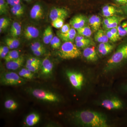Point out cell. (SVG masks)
I'll return each mask as SVG.
<instances>
[{
	"mask_svg": "<svg viewBox=\"0 0 127 127\" xmlns=\"http://www.w3.org/2000/svg\"><path fill=\"white\" fill-rule=\"evenodd\" d=\"M77 121L83 126L92 127H107L106 120L100 114L90 111H83L75 114Z\"/></svg>",
	"mask_w": 127,
	"mask_h": 127,
	"instance_id": "obj_1",
	"label": "cell"
},
{
	"mask_svg": "<svg viewBox=\"0 0 127 127\" xmlns=\"http://www.w3.org/2000/svg\"><path fill=\"white\" fill-rule=\"evenodd\" d=\"M82 53L75 44L71 42H64L58 51V55L62 59H75L80 57Z\"/></svg>",
	"mask_w": 127,
	"mask_h": 127,
	"instance_id": "obj_2",
	"label": "cell"
},
{
	"mask_svg": "<svg viewBox=\"0 0 127 127\" xmlns=\"http://www.w3.org/2000/svg\"><path fill=\"white\" fill-rule=\"evenodd\" d=\"M26 79L17 73L8 72L2 73L0 76V83L3 85L14 86L25 84Z\"/></svg>",
	"mask_w": 127,
	"mask_h": 127,
	"instance_id": "obj_3",
	"label": "cell"
},
{
	"mask_svg": "<svg viewBox=\"0 0 127 127\" xmlns=\"http://www.w3.org/2000/svg\"><path fill=\"white\" fill-rule=\"evenodd\" d=\"M127 60V43L118 48L107 61L109 65H117Z\"/></svg>",
	"mask_w": 127,
	"mask_h": 127,
	"instance_id": "obj_4",
	"label": "cell"
},
{
	"mask_svg": "<svg viewBox=\"0 0 127 127\" xmlns=\"http://www.w3.org/2000/svg\"><path fill=\"white\" fill-rule=\"evenodd\" d=\"M32 94L34 97L39 100L50 102H58L59 101V97L56 94L42 89H34Z\"/></svg>",
	"mask_w": 127,
	"mask_h": 127,
	"instance_id": "obj_5",
	"label": "cell"
},
{
	"mask_svg": "<svg viewBox=\"0 0 127 127\" xmlns=\"http://www.w3.org/2000/svg\"><path fill=\"white\" fill-rule=\"evenodd\" d=\"M66 74L73 87L77 90H81L84 81L83 75L81 73L67 71Z\"/></svg>",
	"mask_w": 127,
	"mask_h": 127,
	"instance_id": "obj_6",
	"label": "cell"
},
{
	"mask_svg": "<svg viewBox=\"0 0 127 127\" xmlns=\"http://www.w3.org/2000/svg\"><path fill=\"white\" fill-rule=\"evenodd\" d=\"M88 21V20L85 16L77 15L71 19L70 24L73 28L77 30L86 26Z\"/></svg>",
	"mask_w": 127,
	"mask_h": 127,
	"instance_id": "obj_7",
	"label": "cell"
},
{
	"mask_svg": "<svg viewBox=\"0 0 127 127\" xmlns=\"http://www.w3.org/2000/svg\"><path fill=\"white\" fill-rule=\"evenodd\" d=\"M68 16V12L66 9L63 8H54L51 10L50 14V18L52 21L59 18L64 20Z\"/></svg>",
	"mask_w": 127,
	"mask_h": 127,
	"instance_id": "obj_8",
	"label": "cell"
},
{
	"mask_svg": "<svg viewBox=\"0 0 127 127\" xmlns=\"http://www.w3.org/2000/svg\"><path fill=\"white\" fill-rule=\"evenodd\" d=\"M101 105L108 110L120 109L122 108L123 106L122 101L116 98L104 100L102 102Z\"/></svg>",
	"mask_w": 127,
	"mask_h": 127,
	"instance_id": "obj_9",
	"label": "cell"
},
{
	"mask_svg": "<svg viewBox=\"0 0 127 127\" xmlns=\"http://www.w3.org/2000/svg\"><path fill=\"white\" fill-rule=\"evenodd\" d=\"M43 10L42 6L38 3L35 4L31 9L30 15L32 19L39 20L43 16Z\"/></svg>",
	"mask_w": 127,
	"mask_h": 127,
	"instance_id": "obj_10",
	"label": "cell"
},
{
	"mask_svg": "<svg viewBox=\"0 0 127 127\" xmlns=\"http://www.w3.org/2000/svg\"><path fill=\"white\" fill-rule=\"evenodd\" d=\"M76 34V31L73 28H71L70 31L65 34L61 33L59 31L57 32L58 36L64 42H73L75 40Z\"/></svg>",
	"mask_w": 127,
	"mask_h": 127,
	"instance_id": "obj_11",
	"label": "cell"
},
{
	"mask_svg": "<svg viewBox=\"0 0 127 127\" xmlns=\"http://www.w3.org/2000/svg\"><path fill=\"white\" fill-rule=\"evenodd\" d=\"M83 55L84 58L89 61L95 62L98 59L97 55L94 46L88 47L84 48Z\"/></svg>",
	"mask_w": 127,
	"mask_h": 127,
	"instance_id": "obj_12",
	"label": "cell"
},
{
	"mask_svg": "<svg viewBox=\"0 0 127 127\" xmlns=\"http://www.w3.org/2000/svg\"><path fill=\"white\" fill-rule=\"evenodd\" d=\"M41 66V72L42 75L47 76L52 73L53 68V63L47 57L43 59Z\"/></svg>",
	"mask_w": 127,
	"mask_h": 127,
	"instance_id": "obj_13",
	"label": "cell"
},
{
	"mask_svg": "<svg viewBox=\"0 0 127 127\" xmlns=\"http://www.w3.org/2000/svg\"><path fill=\"white\" fill-rule=\"evenodd\" d=\"M23 33L25 38L30 40L36 38L39 36V31L36 28L32 26H29L25 28Z\"/></svg>",
	"mask_w": 127,
	"mask_h": 127,
	"instance_id": "obj_14",
	"label": "cell"
},
{
	"mask_svg": "<svg viewBox=\"0 0 127 127\" xmlns=\"http://www.w3.org/2000/svg\"><path fill=\"white\" fill-rule=\"evenodd\" d=\"M24 61L25 58L23 56H20L17 59L6 62V67L9 70H17L23 65Z\"/></svg>",
	"mask_w": 127,
	"mask_h": 127,
	"instance_id": "obj_15",
	"label": "cell"
},
{
	"mask_svg": "<svg viewBox=\"0 0 127 127\" xmlns=\"http://www.w3.org/2000/svg\"><path fill=\"white\" fill-rule=\"evenodd\" d=\"M88 22L94 32L99 30L101 24V20L100 17L97 15H93L89 18Z\"/></svg>",
	"mask_w": 127,
	"mask_h": 127,
	"instance_id": "obj_16",
	"label": "cell"
},
{
	"mask_svg": "<svg viewBox=\"0 0 127 127\" xmlns=\"http://www.w3.org/2000/svg\"><path fill=\"white\" fill-rule=\"evenodd\" d=\"M114 47L113 45L108 43H100L98 46V51L102 55H106L111 52Z\"/></svg>",
	"mask_w": 127,
	"mask_h": 127,
	"instance_id": "obj_17",
	"label": "cell"
},
{
	"mask_svg": "<svg viewBox=\"0 0 127 127\" xmlns=\"http://www.w3.org/2000/svg\"><path fill=\"white\" fill-rule=\"evenodd\" d=\"M40 119V117L38 114L32 113L28 115L26 119V123L28 126L30 127L34 126L38 122Z\"/></svg>",
	"mask_w": 127,
	"mask_h": 127,
	"instance_id": "obj_18",
	"label": "cell"
},
{
	"mask_svg": "<svg viewBox=\"0 0 127 127\" xmlns=\"http://www.w3.org/2000/svg\"><path fill=\"white\" fill-rule=\"evenodd\" d=\"M94 39L99 43H108L109 39L105 31L99 30L97 32L94 36Z\"/></svg>",
	"mask_w": 127,
	"mask_h": 127,
	"instance_id": "obj_19",
	"label": "cell"
},
{
	"mask_svg": "<svg viewBox=\"0 0 127 127\" xmlns=\"http://www.w3.org/2000/svg\"><path fill=\"white\" fill-rule=\"evenodd\" d=\"M21 31V26L20 24L15 22L12 23L11 27L10 30L11 35L12 37L16 38L20 35Z\"/></svg>",
	"mask_w": 127,
	"mask_h": 127,
	"instance_id": "obj_20",
	"label": "cell"
},
{
	"mask_svg": "<svg viewBox=\"0 0 127 127\" xmlns=\"http://www.w3.org/2000/svg\"><path fill=\"white\" fill-rule=\"evenodd\" d=\"M53 37V32L52 27L48 26L46 28L43 35V43L45 44H48L52 40Z\"/></svg>",
	"mask_w": 127,
	"mask_h": 127,
	"instance_id": "obj_21",
	"label": "cell"
},
{
	"mask_svg": "<svg viewBox=\"0 0 127 127\" xmlns=\"http://www.w3.org/2000/svg\"><path fill=\"white\" fill-rule=\"evenodd\" d=\"M5 43L10 49H16L20 46V41L14 37L7 38L5 40Z\"/></svg>",
	"mask_w": 127,
	"mask_h": 127,
	"instance_id": "obj_22",
	"label": "cell"
},
{
	"mask_svg": "<svg viewBox=\"0 0 127 127\" xmlns=\"http://www.w3.org/2000/svg\"><path fill=\"white\" fill-rule=\"evenodd\" d=\"M78 34L80 35L87 37H89L92 35V31L91 28L88 26H85L83 27L76 30Z\"/></svg>",
	"mask_w": 127,
	"mask_h": 127,
	"instance_id": "obj_23",
	"label": "cell"
},
{
	"mask_svg": "<svg viewBox=\"0 0 127 127\" xmlns=\"http://www.w3.org/2000/svg\"><path fill=\"white\" fill-rule=\"evenodd\" d=\"M11 11L14 15L17 17L20 16L24 13V8L21 4L12 6Z\"/></svg>",
	"mask_w": 127,
	"mask_h": 127,
	"instance_id": "obj_24",
	"label": "cell"
},
{
	"mask_svg": "<svg viewBox=\"0 0 127 127\" xmlns=\"http://www.w3.org/2000/svg\"><path fill=\"white\" fill-rule=\"evenodd\" d=\"M125 18L124 17L117 16L116 18L109 25L104 27L103 28L105 30H108L111 28L118 27L119 25L120 22L123 20H124Z\"/></svg>",
	"mask_w": 127,
	"mask_h": 127,
	"instance_id": "obj_25",
	"label": "cell"
},
{
	"mask_svg": "<svg viewBox=\"0 0 127 127\" xmlns=\"http://www.w3.org/2000/svg\"><path fill=\"white\" fill-rule=\"evenodd\" d=\"M20 56V53L18 51L16 50H12L9 51L7 56L4 59L6 63L17 59Z\"/></svg>",
	"mask_w": 127,
	"mask_h": 127,
	"instance_id": "obj_26",
	"label": "cell"
},
{
	"mask_svg": "<svg viewBox=\"0 0 127 127\" xmlns=\"http://www.w3.org/2000/svg\"><path fill=\"white\" fill-rule=\"evenodd\" d=\"M18 75L22 77L31 79L34 77V74L27 68H23L20 71Z\"/></svg>",
	"mask_w": 127,
	"mask_h": 127,
	"instance_id": "obj_27",
	"label": "cell"
},
{
	"mask_svg": "<svg viewBox=\"0 0 127 127\" xmlns=\"http://www.w3.org/2000/svg\"><path fill=\"white\" fill-rule=\"evenodd\" d=\"M5 107L6 109L11 111H14L17 109L18 107V104L14 100L12 99H8L5 102Z\"/></svg>",
	"mask_w": 127,
	"mask_h": 127,
	"instance_id": "obj_28",
	"label": "cell"
},
{
	"mask_svg": "<svg viewBox=\"0 0 127 127\" xmlns=\"http://www.w3.org/2000/svg\"><path fill=\"white\" fill-rule=\"evenodd\" d=\"M118 30L120 37H124L127 35V21L124 22L119 25Z\"/></svg>",
	"mask_w": 127,
	"mask_h": 127,
	"instance_id": "obj_29",
	"label": "cell"
},
{
	"mask_svg": "<svg viewBox=\"0 0 127 127\" xmlns=\"http://www.w3.org/2000/svg\"><path fill=\"white\" fill-rule=\"evenodd\" d=\"M93 44L90 39L87 38L85 40L81 41L75 42V45L78 48H85Z\"/></svg>",
	"mask_w": 127,
	"mask_h": 127,
	"instance_id": "obj_30",
	"label": "cell"
},
{
	"mask_svg": "<svg viewBox=\"0 0 127 127\" xmlns=\"http://www.w3.org/2000/svg\"><path fill=\"white\" fill-rule=\"evenodd\" d=\"M51 47L53 49H58L61 47V40L57 36H53V38L50 42Z\"/></svg>",
	"mask_w": 127,
	"mask_h": 127,
	"instance_id": "obj_31",
	"label": "cell"
},
{
	"mask_svg": "<svg viewBox=\"0 0 127 127\" xmlns=\"http://www.w3.org/2000/svg\"><path fill=\"white\" fill-rule=\"evenodd\" d=\"M8 5L5 0H0V15L5 14L7 13Z\"/></svg>",
	"mask_w": 127,
	"mask_h": 127,
	"instance_id": "obj_32",
	"label": "cell"
},
{
	"mask_svg": "<svg viewBox=\"0 0 127 127\" xmlns=\"http://www.w3.org/2000/svg\"><path fill=\"white\" fill-rule=\"evenodd\" d=\"M31 48L32 52L39 50H46L43 45L39 42H36L32 43Z\"/></svg>",
	"mask_w": 127,
	"mask_h": 127,
	"instance_id": "obj_33",
	"label": "cell"
},
{
	"mask_svg": "<svg viewBox=\"0 0 127 127\" xmlns=\"http://www.w3.org/2000/svg\"><path fill=\"white\" fill-rule=\"evenodd\" d=\"M64 23V20L62 18H59L55 20L52 21L51 25L53 27L57 29H60L63 26Z\"/></svg>",
	"mask_w": 127,
	"mask_h": 127,
	"instance_id": "obj_34",
	"label": "cell"
},
{
	"mask_svg": "<svg viewBox=\"0 0 127 127\" xmlns=\"http://www.w3.org/2000/svg\"><path fill=\"white\" fill-rule=\"evenodd\" d=\"M10 24L9 20L7 18H1L0 19V32L2 30L6 29L8 27Z\"/></svg>",
	"mask_w": 127,
	"mask_h": 127,
	"instance_id": "obj_35",
	"label": "cell"
},
{
	"mask_svg": "<svg viewBox=\"0 0 127 127\" xmlns=\"http://www.w3.org/2000/svg\"><path fill=\"white\" fill-rule=\"evenodd\" d=\"M10 48L7 46H1L0 47V57L1 58H4L7 56L9 52Z\"/></svg>",
	"mask_w": 127,
	"mask_h": 127,
	"instance_id": "obj_36",
	"label": "cell"
},
{
	"mask_svg": "<svg viewBox=\"0 0 127 127\" xmlns=\"http://www.w3.org/2000/svg\"><path fill=\"white\" fill-rule=\"evenodd\" d=\"M42 62L38 58H31L28 59L26 64L29 65H41Z\"/></svg>",
	"mask_w": 127,
	"mask_h": 127,
	"instance_id": "obj_37",
	"label": "cell"
},
{
	"mask_svg": "<svg viewBox=\"0 0 127 127\" xmlns=\"http://www.w3.org/2000/svg\"><path fill=\"white\" fill-rule=\"evenodd\" d=\"M41 65H29L26 64V68L29 69L32 72L34 73L36 72L40 68Z\"/></svg>",
	"mask_w": 127,
	"mask_h": 127,
	"instance_id": "obj_38",
	"label": "cell"
},
{
	"mask_svg": "<svg viewBox=\"0 0 127 127\" xmlns=\"http://www.w3.org/2000/svg\"><path fill=\"white\" fill-rule=\"evenodd\" d=\"M116 16H112L106 17L104 18L103 22V27L109 25L116 18Z\"/></svg>",
	"mask_w": 127,
	"mask_h": 127,
	"instance_id": "obj_39",
	"label": "cell"
},
{
	"mask_svg": "<svg viewBox=\"0 0 127 127\" xmlns=\"http://www.w3.org/2000/svg\"><path fill=\"white\" fill-rule=\"evenodd\" d=\"M60 29H61L59 32L61 33L65 34V33L68 32L70 30V24H66L64 25Z\"/></svg>",
	"mask_w": 127,
	"mask_h": 127,
	"instance_id": "obj_40",
	"label": "cell"
},
{
	"mask_svg": "<svg viewBox=\"0 0 127 127\" xmlns=\"http://www.w3.org/2000/svg\"><path fill=\"white\" fill-rule=\"evenodd\" d=\"M105 31L108 39L111 41L112 42H115L118 41L117 39L112 34L110 30H106Z\"/></svg>",
	"mask_w": 127,
	"mask_h": 127,
	"instance_id": "obj_41",
	"label": "cell"
},
{
	"mask_svg": "<svg viewBox=\"0 0 127 127\" xmlns=\"http://www.w3.org/2000/svg\"><path fill=\"white\" fill-rule=\"evenodd\" d=\"M109 30H110V31H111V32L113 35L114 37L118 41L120 39V36H119V34L117 27L111 28V29H109Z\"/></svg>",
	"mask_w": 127,
	"mask_h": 127,
	"instance_id": "obj_42",
	"label": "cell"
},
{
	"mask_svg": "<svg viewBox=\"0 0 127 127\" xmlns=\"http://www.w3.org/2000/svg\"><path fill=\"white\" fill-rule=\"evenodd\" d=\"M6 1L8 5L12 6L20 4L21 3V0H6Z\"/></svg>",
	"mask_w": 127,
	"mask_h": 127,
	"instance_id": "obj_43",
	"label": "cell"
},
{
	"mask_svg": "<svg viewBox=\"0 0 127 127\" xmlns=\"http://www.w3.org/2000/svg\"><path fill=\"white\" fill-rule=\"evenodd\" d=\"M116 10L115 7L113 6L110 5H106L103 6L102 9V12H106L109 11L113 10Z\"/></svg>",
	"mask_w": 127,
	"mask_h": 127,
	"instance_id": "obj_44",
	"label": "cell"
},
{
	"mask_svg": "<svg viewBox=\"0 0 127 127\" xmlns=\"http://www.w3.org/2000/svg\"><path fill=\"white\" fill-rule=\"evenodd\" d=\"M116 12V10H113L109 11L106 12L102 13L103 15L105 17H108L113 16Z\"/></svg>",
	"mask_w": 127,
	"mask_h": 127,
	"instance_id": "obj_45",
	"label": "cell"
},
{
	"mask_svg": "<svg viewBox=\"0 0 127 127\" xmlns=\"http://www.w3.org/2000/svg\"><path fill=\"white\" fill-rule=\"evenodd\" d=\"M33 54L36 56L39 57L42 56L46 52V50H39L32 52Z\"/></svg>",
	"mask_w": 127,
	"mask_h": 127,
	"instance_id": "obj_46",
	"label": "cell"
},
{
	"mask_svg": "<svg viewBox=\"0 0 127 127\" xmlns=\"http://www.w3.org/2000/svg\"><path fill=\"white\" fill-rule=\"evenodd\" d=\"M87 37L83 36L78 35L76 36L75 39V42H78L81 41L83 40H85L86 39Z\"/></svg>",
	"mask_w": 127,
	"mask_h": 127,
	"instance_id": "obj_47",
	"label": "cell"
},
{
	"mask_svg": "<svg viewBox=\"0 0 127 127\" xmlns=\"http://www.w3.org/2000/svg\"><path fill=\"white\" fill-rule=\"evenodd\" d=\"M115 1L117 3L122 5L127 4V0H115Z\"/></svg>",
	"mask_w": 127,
	"mask_h": 127,
	"instance_id": "obj_48",
	"label": "cell"
},
{
	"mask_svg": "<svg viewBox=\"0 0 127 127\" xmlns=\"http://www.w3.org/2000/svg\"><path fill=\"white\" fill-rule=\"evenodd\" d=\"M122 9L124 13L127 15V4L122 6Z\"/></svg>",
	"mask_w": 127,
	"mask_h": 127,
	"instance_id": "obj_49",
	"label": "cell"
},
{
	"mask_svg": "<svg viewBox=\"0 0 127 127\" xmlns=\"http://www.w3.org/2000/svg\"><path fill=\"white\" fill-rule=\"evenodd\" d=\"M24 0L26 1H27V2H29V1H31L32 0Z\"/></svg>",
	"mask_w": 127,
	"mask_h": 127,
	"instance_id": "obj_50",
	"label": "cell"
},
{
	"mask_svg": "<svg viewBox=\"0 0 127 127\" xmlns=\"http://www.w3.org/2000/svg\"><path fill=\"white\" fill-rule=\"evenodd\" d=\"M126 89L127 90V86L126 87Z\"/></svg>",
	"mask_w": 127,
	"mask_h": 127,
	"instance_id": "obj_51",
	"label": "cell"
}]
</instances>
